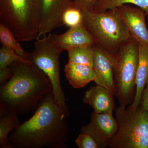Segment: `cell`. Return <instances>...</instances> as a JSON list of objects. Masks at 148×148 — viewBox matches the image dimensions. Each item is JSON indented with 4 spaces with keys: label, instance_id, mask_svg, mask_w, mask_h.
<instances>
[{
    "label": "cell",
    "instance_id": "cell-1",
    "mask_svg": "<svg viewBox=\"0 0 148 148\" xmlns=\"http://www.w3.org/2000/svg\"><path fill=\"white\" fill-rule=\"evenodd\" d=\"M68 106L61 107L53 91L41 101L29 119L20 124L8 137L12 148H65L69 132Z\"/></svg>",
    "mask_w": 148,
    "mask_h": 148
},
{
    "label": "cell",
    "instance_id": "cell-2",
    "mask_svg": "<svg viewBox=\"0 0 148 148\" xmlns=\"http://www.w3.org/2000/svg\"><path fill=\"white\" fill-rule=\"evenodd\" d=\"M11 78L0 88V115H24L36 110L53 91L46 75L32 62H14Z\"/></svg>",
    "mask_w": 148,
    "mask_h": 148
},
{
    "label": "cell",
    "instance_id": "cell-3",
    "mask_svg": "<svg viewBox=\"0 0 148 148\" xmlns=\"http://www.w3.org/2000/svg\"><path fill=\"white\" fill-rule=\"evenodd\" d=\"M82 23L95 44L115 56L130 38L118 8L104 11L82 9Z\"/></svg>",
    "mask_w": 148,
    "mask_h": 148
},
{
    "label": "cell",
    "instance_id": "cell-4",
    "mask_svg": "<svg viewBox=\"0 0 148 148\" xmlns=\"http://www.w3.org/2000/svg\"><path fill=\"white\" fill-rule=\"evenodd\" d=\"M117 130L110 148H148V112L139 104L115 108Z\"/></svg>",
    "mask_w": 148,
    "mask_h": 148
},
{
    "label": "cell",
    "instance_id": "cell-5",
    "mask_svg": "<svg viewBox=\"0 0 148 148\" xmlns=\"http://www.w3.org/2000/svg\"><path fill=\"white\" fill-rule=\"evenodd\" d=\"M0 24L8 28L18 41L37 38L39 20L36 0H0Z\"/></svg>",
    "mask_w": 148,
    "mask_h": 148
},
{
    "label": "cell",
    "instance_id": "cell-6",
    "mask_svg": "<svg viewBox=\"0 0 148 148\" xmlns=\"http://www.w3.org/2000/svg\"><path fill=\"white\" fill-rule=\"evenodd\" d=\"M139 44L131 38L115 56L114 79L120 106L132 104L136 91Z\"/></svg>",
    "mask_w": 148,
    "mask_h": 148
},
{
    "label": "cell",
    "instance_id": "cell-7",
    "mask_svg": "<svg viewBox=\"0 0 148 148\" xmlns=\"http://www.w3.org/2000/svg\"><path fill=\"white\" fill-rule=\"evenodd\" d=\"M61 52L48 36L38 38L32 52H27L24 58L29 60L47 75L50 80L54 98L61 107H66V99L60 79L59 56Z\"/></svg>",
    "mask_w": 148,
    "mask_h": 148
},
{
    "label": "cell",
    "instance_id": "cell-8",
    "mask_svg": "<svg viewBox=\"0 0 148 148\" xmlns=\"http://www.w3.org/2000/svg\"><path fill=\"white\" fill-rule=\"evenodd\" d=\"M39 32L37 38L63 26L64 12L71 5V0H36Z\"/></svg>",
    "mask_w": 148,
    "mask_h": 148
},
{
    "label": "cell",
    "instance_id": "cell-9",
    "mask_svg": "<svg viewBox=\"0 0 148 148\" xmlns=\"http://www.w3.org/2000/svg\"><path fill=\"white\" fill-rule=\"evenodd\" d=\"M118 125L113 113H97L90 115L88 124L82 126L81 132L92 136L98 143L99 148L108 147V144L116 133Z\"/></svg>",
    "mask_w": 148,
    "mask_h": 148
},
{
    "label": "cell",
    "instance_id": "cell-10",
    "mask_svg": "<svg viewBox=\"0 0 148 148\" xmlns=\"http://www.w3.org/2000/svg\"><path fill=\"white\" fill-rule=\"evenodd\" d=\"M120 14L131 38L139 44L148 47V29L146 26L147 16L141 8L124 4L118 7Z\"/></svg>",
    "mask_w": 148,
    "mask_h": 148
},
{
    "label": "cell",
    "instance_id": "cell-11",
    "mask_svg": "<svg viewBox=\"0 0 148 148\" xmlns=\"http://www.w3.org/2000/svg\"><path fill=\"white\" fill-rule=\"evenodd\" d=\"M94 49V69L96 78L94 82L110 90L114 96L116 89L114 79L115 56L109 54L95 44Z\"/></svg>",
    "mask_w": 148,
    "mask_h": 148
},
{
    "label": "cell",
    "instance_id": "cell-12",
    "mask_svg": "<svg viewBox=\"0 0 148 148\" xmlns=\"http://www.w3.org/2000/svg\"><path fill=\"white\" fill-rule=\"evenodd\" d=\"M48 36L61 53L73 48L90 46L95 44L94 40L82 22L70 27L62 34H49Z\"/></svg>",
    "mask_w": 148,
    "mask_h": 148
},
{
    "label": "cell",
    "instance_id": "cell-13",
    "mask_svg": "<svg viewBox=\"0 0 148 148\" xmlns=\"http://www.w3.org/2000/svg\"><path fill=\"white\" fill-rule=\"evenodd\" d=\"M114 96L110 90L96 84L85 92L83 102L97 113H113L115 108Z\"/></svg>",
    "mask_w": 148,
    "mask_h": 148
},
{
    "label": "cell",
    "instance_id": "cell-14",
    "mask_svg": "<svg viewBox=\"0 0 148 148\" xmlns=\"http://www.w3.org/2000/svg\"><path fill=\"white\" fill-rule=\"evenodd\" d=\"M66 78L74 88H82L96 78L92 67L82 64L69 63L64 69Z\"/></svg>",
    "mask_w": 148,
    "mask_h": 148
},
{
    "label": "cell",
    "instance_id": "cell-15",
    "mask_svg": "<svg viewBox=\"0 0 148 148\" xmlns=\"http://www.w3.org/2000/svg\"><path fill=\"white\" fill-rule=\"evenodd\" d=\"M139 54L137 74L136 91L133 106L140 104V98L143 89L148 81V47L139 44Z\"/></svg>",
    "mask_w": 148,
    "mask_h": 148
},
{
    "label": "cell",
    "instance_id": "cell-16",
    "mask_svg": "<svg viewBox=\"0 0 148 148\" xmlns=\"http://www.w3.org/2000/svg\"><path fill=\"white\" fill-rule=\"evenodd\" d=\"M14 62L31 63L14 50L2 46L0 49V79L2 81H5L10 78L12 71L10 66Z\"/></svg>",
    "mask_w": 148,
    "mask_h": 148
},
{
    "label": "cell",
    "instance_id": "cell-17",
    "mask_svg": "<svg viewBox=\"0 0 148 148\" xmlns=\"http://www.w3.org/2000/svg\"><path fill=\"white\" fill-rule=\"evenodd\" d=\"M0 148H12L9 135L20 124L18 115L14 114L0 115Z\"/></svg>",
    "mask_w": 148,
    "mask_h": 148
},
{
    "label": "cell",
    "instance_id": "cell-18",
    "mask_svg": "<svg viewBox=\"0 0 148 148\" xmlns=\"http://www.w3.org/2000/svg\"><path fill=\"white\" fill-rule=\"evenodd\" d=\"M69 63L82 64L93 68L94 49L93 45L73 48L67 51Z\"/></svg>",
    "mask_w": 148,
    "mask_h": 148
},
{
    "label": "cell",
    "instance_id": "cell-19",
    "mask_svg": "<svg viewBox=\"0 0 148 148\" xmlns=\"http://www.w3.org/2000/svg\"><path fill=\"white\" fill-rule=\"evenodd\" d=\"M128 4L134 5L141 8L148 16V0H98L92 10L104 11Z\"/></svg>",
    "mask_w": 148,
    "mask_h": 148
},
{
    "label": "cell",
    "instance_id": "cell-20",
    "mask_svg": "<svg viewBox=\"0 0 148 148\" xmlns=\"http://www.w3.org/2000/svg\"><path fill=\"white\" fill-rule=\"evenodd\" d=\"M0 40L2 46L14 50L23 57L26 56L27 52L21 47L13 33L2 24H0Z\"/></svg>",
    "mask_w": 148,
    "mask_h": 148
},
{
    "label": "cell",
    "instance_id": "cell-21",
    "mask_svg": "<svg viewBox=\"0 0 148 148\" xmlns=\"http://www.w3.org/2000/svg\"><path fill=\"white\" fill-rule=\"evenodd\" d=\"M62 21L63 25L70 28L82 23V9L74 5L73 1L71 5L64 12Z\"/></svg>",
    "mask_w": 148,
    "mask_h": 148
},
{
    "label": "cell",
    "instance_id": "cell-22",
    "mask_svg": "<svg viewBox=\"0 0 148 148\" xmlns=\"http://www.w3.org/2000/svg\"><path fill=\"white\" fill-rule=\"evenodd\" d=\"M75 143L79 148H99L98 143L92 136L83 132H81Z\"/></svg>",
    "mask_w": 148,
    "mask_h": 148
},
{
    "label": "cell",
    "instance_id": "cell-23",
    "mask_svg": "<svg viewBox=\"0 0 148 148\" xmlns=\"http://www.w3.org/2000/svg\"><path fill=\"white\" fill-rule=\"evenodd\" d=\"M98 0H74V5L82 9L92 10Z\"/></svg>",
    "mask_w": 148,
    "mask_h": 148
},
{
    "label": "cell",
    "instance_id": "cell-24",
    "mask_svg": "<svg viewBox=\"0 0 148 148\" xmlns=\"http://www.w3.org/2000/svg\"><path fill=\"white\" fill-rule=\"evenodd\" d=\"M140 104L148 112V81L142 92Z\"/></svg>",
    "mask_w": 148,
    "mask_h": 148
}]
</instances>
